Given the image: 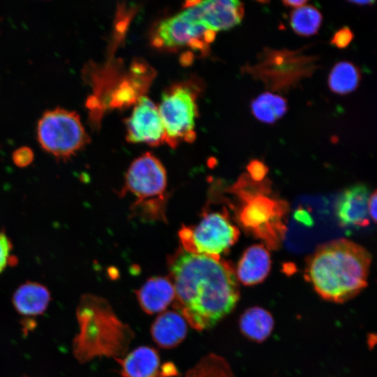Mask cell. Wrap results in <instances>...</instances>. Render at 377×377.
Listing matches in <instances>:
<instances>
[{
    "label": "cell",
    "instance_id": "obj_26",
    "mask_svg": "<svg viewBox=\"0 0 377 377\" xmlns=\"http://www.w3.org/2000/svg\"><path fill=\"white\" fill-rule=\"evenodd\" d=\"M376 192L374 191L372 194L369 195L368 201V213L369 216L373 219L374 222H376L377 217V199H376Z\"/></svg>",
    "mask_w": 377,
    "mask_h": 377
},
{
    "label": "cell",
    "instance_id": "obj_18",
    "mask_svg": "<svg viewBox=\"0 0 377 377\" xmlns=\"http://www.w3.org/2000/svg\"><path fill=\"white\" fill-rule=\"evenodd\" d=\"M274 325L272 314L258 306L247 309L239 319V328L242 334L256 342L267 339L273 330Z\"/></svg>",
    "mask_w": 377,
    "mask_h": 377
},
{
    "label": "cell",
    "instance_id": "obj_5",
    "mask_svg": "<svg viewBox=\"0 0 377 377\" xmlns=\"http://www.w3.org/2000/svg\"><path fill=\"white\" fill-rule=\"evenodd\" d=\"M37 139L45 151L61 160L70 158L90 142L79 114L60 107L43 113Z\"/></svg>",
    "mask_w": 377,
    "mask_h": 377
},
{
    "label": "cell",
    "instance_id": "obj_3",
    "mask_svg": "<svg viewBox=\"0 0 377 377\" xmlns=\"http://www.w3.org/2000/svg\"><path fill=\"white\" fill-rule=\"evenodd\" d=\"M167 177L161 162L147 152L133 161L128 168L121 195L131 194L133 216L147 221H166L168 195Z\"/></svg>",
    "mask_w": 377,
    "mask_h": 377
},
{
    "label": "cell",
    "instance_id": "obj_24",
    "mask_svg": "<svg viewBox=\"0 0 377 377\" xmlns=\"http://www.w3.org/2000/svg\"><path fill=\"white\" fill-rule=\"evenodd\" d=\"M12 249V244L8 237L3 232H0V270L3 271L4 268L14 263L11 260L15 258L10 256V252Z\"/></svg>",
    "mask_w": 377,
    "mask_h": 377
},
{
    "label": "cell",
    "instance_id": "obj_15",
    "mask_svg": "<svg viewBox=\"0 0 377 377\" xmlns=\"http://www.w3.org/2000/svg\"><path fill=\"white\" fill-rule=\"evenodd\" d=\"M186 323L181 314L166 311L159 315L151 327L155 342L163 348H172L186 337Z\"/></svg>",
    "mask_w": 377,
    "mask_h": 377
},
{
    "label": "cell",
    "instance_id": "obj_23",
    "mask_svg": "<svg viewBox=\"0 0 377 377\" xmlns=\"http://www.w3.org/2000/svg\"><path fill=\"white\" fill-rule=\"evenodd\" d=\"M34 158L32 149L27 146H22L15 149L12 154L13 163L20 168L30 165Z\"/></svg>",
    "mask_w": 377,
    "mask_h": 377
},
{
    "label": "cell",
    "instance_id": "obj_16",
    "mask_svg": "<svg viewBox=\"0 0 377 377\" xmlns=\"http://www.w3.org/2000/svg\"><path fill=\"white\" fill-rule=\"evenodd\" d=\"M50 300L47 288L36 282L21 285L13 295L15 309L24 316H37L45 311Z\"/></svg>",
    "mask_w": 377,
    "mask_h": 377
},
{
    "label": "cell",
    "instance_id": "obj_28",
    "mask_svg": "<svg viewBox=\"0 0 377 377\" xmlns=\"http://www.w3.org/2000/svg\"><path fill=\"white\" fill-rule=\"evenodd\" d=\"M350 2L357 6L371 5L374 3V1H350Z\"/></svg>",
    "mask_w": 377,
    "mask_h": 377
},
{
    "label": "cell",
    "instance_id": "obj_6",
    "mask_svg": "<svg viewBox=\"0 0 377 377\" xmlns=\"http://www.w3.org/2000/svg\"><path fill=\"white\" fill-rule=\"evenodd\" d=\"M196 95L193 86L186 83L172 85L162 95L158 110L165 129V142L172 147L195 138Z\"/></svg>",
    "mask_w": 377,
    "mask_h": 377
},
{
    "label": "cell",
    "instance_id": "obj_10",
    "mask_svg": "<svg viewBox=\"0 0 377 377\" xmlns=\"http://www.w3.org/2000/svg\"><path fill=\"white\" fill-rule=\"evenodd\" d=\"M207 29L218 31L239 24L244 17V4L235 0H209L188 5L184 10Z\"/></svg>",
    "mask_w": 377,
    "mask_h": 377
},
{
    "label": "cell",
    "instance_id": "obj_12",
    "mask_svg": "<svg viewBox=\"0 0 377 377\" xmlns=\"http://www.w3.org/2000/svg\"><path fill=\"white\" fill-rule=\"evenodd\" d=\"M369 193L363 184L352 186L339 197L336 214L343 226H365L369 223L368 201Z\"/></svg>",
    "mask_w": 377,
    "mask_h": 377
},
{
    "label": "cell",
    "instance_id": "obj_1",
    "mask_svg": "<svg viewBox=\"0 0 377 377\" xmlns=\"http://www.w3.org/2000/svg\"><path fill=\"white\" fill-rule=\"evenodd\" d=\"M174 307L191 327L209 328L229 313L239 297L234 269L221 258L177 251L168 261Z\"/></svg>",
    "mask_w": 377,
    "mask_h": 377
},
{
    "label": "cell",
    "instance_id": "obj_14",
    "mask_svg": "<svg viewBox=\"0 0 377 377\" xmlns=\"http://www.w3.org/2000/svg\"><path fill=\"white\" fill-rule=\"evenodd\" d=\"M142 309L147 313L161 312L175 298V288L170 277H152L136 291Z\"/></svg>",
    "mask_w": 377,
    "mask_h": 377
},
{
    "label": "cell",
    "instance_id": "obj_11",
    "mask_svg": "<svg viewBox=\"0 0 377 377\" xmlns=\"http://www.w3.org/2000/svg\"><path fill=\"white\" fill-rule=\"evenodd\" d=\"M126 139L155 147L165 142V133L158 108L147 97L140 96L126 120Z\"/></svg>",
    "mask_w": 377,
    "mask_h": 377
},
{
    "label": "cell",
    "instance_id": "obj_19",
    "mask_svg": "<svg viewBox=\"0 0 377 377\" xmlns=\"http://www.w3.org/2000/svg\"><path fill=\"white\" fill-rule=\"evenodd\" d=\"M253 116L260 121L272 124L287 112V101L283 96L271 92H264L251 103Z\"/></svg>",
    "mask_w": 377,
    "mask_h": 377
},
{
    "label": "cell",
    "instance_id": "obj_2",
    "mask_svg": "<svg viewBox=\"0 0 377 377\" xmlns=\"http://www.w3.org/2000/svg\"><path fill=\"white\" fill-rule=\"evenodd\" d=\"M371 255L363 246L346 239L320 245L311 256L306 277L324 300L344 302L367 285Z\"/></svg>",
    "mask_w": 377,
    "mask_h": 377
},
{
    "label": "cell",
    "instance_id": "obj_30",
    "mask_svg": "<svg viewBox=\"0 0 377 377\" xmlns=\"http://www.w3.org/2000/svg\"><path fill=\"white\" fill-rule=\"evenodd\" d=\"M1 20H2V18H1V17H0V22H1Z\"/></svg>",
    "mask_w": 377,
    "mask_h": 377
},
{
    "label": "cell",
    "instance_id": "obj_4",
    "mask_svg": "<svg viewBox=\"0 0 377 377\" xmlns=\"http://www.w3.org/2000/svg\"><path fill=\"white\" fill-rule=\"evenodd\" d=\"M302 50H274L265 47L254 65L244 71L263 82L272 91H286L304 77H310L318 66L316 57L304 55Z\"/></svg>",
    "mask_w": 377,
    "mask_h": 377
},
{
    "label": "cell",
    "instance_id": "obj_25",
    "mask_svg": "<svg viewBox=\"0 0 377 377\" xmlns=\"http://www.w3.org/2000/svg\"><path fill=\"white\" fill-rule=\"evenodd\" d=\"M354 38V34L348 27H343L335 32L330 43L339 49L346 48Z\"/></svg>",
    "mask_w": 377,
    "mask_h": 377
},
{
    "label": "cell",
    "instance_id": "obj_9",
    "mask_svg": "<svg viewBox=\"0 0 377 377\" xmlns=\"http://www.w3.org/2000/svg\"><path fill=\"white\" fill-rule=\"evenodd\" d=\"M231 190L245 202L238 214L242 226L262 237L281 226L283 208L278 202L262 195L251 196L239 182Z\"/></svg>",
    "mask_w": 377,
    "mask_h": 377
},
{
    "label": "cell",
    "instance_id": "obj_22",
    "mask_svg": "<svg viewBox=\"0 0 377 377\" xmlns=\"http://www.w3.org/2000/svg\"><path fill=\"white\" fill-rule=\"evenodd\" d=\"M186 377H234V375L224 359L212 354L189 370Z\"/></svg>",
    "mask_w": 377,
    "mask_h": 377
},
{
    "label": "cell",
    "instance_id": "obj_8",
    "mask_svg": "<svg viewBox=\"0 0 377 377\" xmlns=\"http://www.w3.org/2000/svg\"><path fill=\"white\" fill-rule=\"evenodd\" d=\"M215 36V31L207 29L183 10L159 24L153 43L158 47L188 46L195 50H205L214 40Z\"/></svg>",
    "mask_w": 377,
    "mask_h": 377
},
{
    "label": "cell",
    "instance_id": "obj_17",
    "mask_svg": "<svg viewBox=\"0 0 377 377\" xmlns=\"http://www.w3.org/2000/svg\"><path fill=\"white\" fill-rule=\"evenodd\" d=\"M119 362L124 377H157L161 371L158 353L149 347H139Z\"/></svg>",
    "mask_w": 377,
    "mask_h": 377
},
{
    "label": "cell",
    "instance_id": "obj_27",
    "mask_svg": "<svg viewBox=\"0 0 377 377\" xmlns=\"http://www.w3.org/2000/svg\"><path fill=\"white\" fill-rule=\"evenodd\" d=\"M285 6L291 7L293 8H297L302 6H304L307 1L306 0H286L282 1Z\"/></svg>",
    "mask_w": 377,
    "mask_h": 377
},
{
    "label": "cell",
    "instance_id": "obj_21",
    "mask_svg": "<svg viewBox=\"0 0 377 377\" xmlns=\"http://www.w3.org/2000/svg\"><path fill=\"white\" fill-rule=\"evenodd\" d=\"M322 21V14L312 5H304L295 8L290 15V24L293 30L302 36L317 34Z\"/></svg>",
    "mask_w": 377,
    "mask_h": 377
},
{
    "label": "cell",
    "instance_id": "obj_7",
    "mask_svg": "<svg viewBox=\"0 0 377 377\" xmlns=\"http://www.w3.org/2000/svg\"><path fill=\"white\" fill-rule=\"evenodd\" d=\"M239 235L226 213L221 212L206 213L197 226H183L179 232L184 251L214 258H220L237 242Z\"/></svg>",
    "mask_w": 377,
    "mask_h": 377
},
{
    "label": "cell",
    "instance_id": "obj_29",
    "mask_svg": "<svg viewBox=\"0 0 377 377\" xmlns=\"http://www.w3.org/2000/svg\"><path fill=\"white\" fill-rule=\"evenodd\" d=\"M172 375L165 374L161 369L159 375L157 377H173Z\"/></svg>",
    "mask_w": 377,
    "mask_h": 377
},
{
    "label": "cell",
    "instance_id": "obj_13",
    "mask_svg": "<svg viewBox=\"0 0 377 377\" xmlns=\"http://www.w3.org/2000/svg\"><path fill=\"white\" fill-rule=\"evenodd\" d=\"M271 268L268 251L262 244H254L243 253L237 268V279L245 286L261 283Z\"/></svg>",
    "mask_w": 377,
    "mask_h": 377
},
{
    "label": "cell",
    "instance_id": "obj_20",
    "mask_svg": "<svg viewBox=\"0 0 377 377\" xmlns=\"http://www.w3.org/2000/svg\"><path fill=\"white\" fill-rule=\"evenodd\" d=\"M360 69L349 61L337 63L328 77V86L332 91L338 94H347L355 90L360 82Z\"/></svg>",
    "mask_w": 377,
    "mask_h": 377
}]
</instances>
